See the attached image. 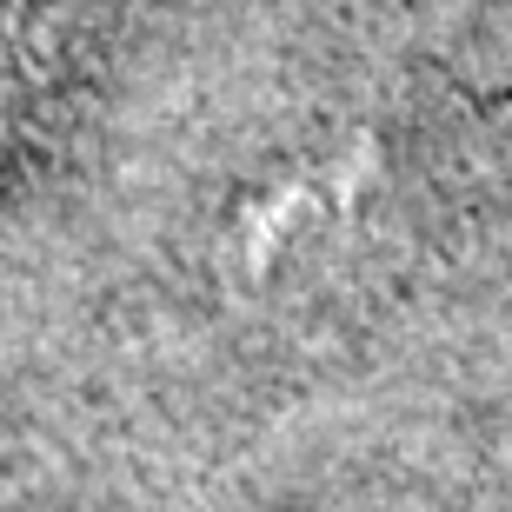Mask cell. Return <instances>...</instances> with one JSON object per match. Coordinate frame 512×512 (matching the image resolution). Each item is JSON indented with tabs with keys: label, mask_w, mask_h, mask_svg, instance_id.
<instances>
[{
	"label": "cell",
	"mask_w": 512,
	"mask_h": 512,
	"mask_svg": "<svg viewBox=\"0 0 512 512\" xmlns=\"http://www.w3.org/2000/svg\"><path fill=\"white\" fill-rule=\"evenodd\" d=\"M346 213H353V180H346V167L280 180L273 193H260V200L240 213V260H247L253 273H273V266H286L306 240H326L333 227H346Z\"/></svg>",
	"instance_id": "cell-1"
}]
</instances>
